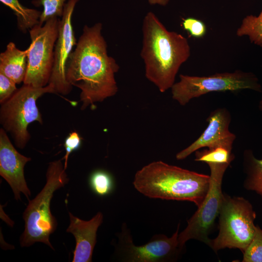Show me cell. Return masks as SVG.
I'll list each match as a JSON object with an SVG mask.
<instances>
[{"label": "cell", "mask_w": 262, "mask_h": 262, "mask_svg": "<svg viewBox=\"0 0 262 262\" xmlns=\"http://www.w3.org/2000/svg\"><path fill=\"white\" fill-rule=\"evenodd\" d=\"M102 24L85 25L67 60L66 79L81 90V109L115 96L118 91L115 74L119 66L108 54L107 44L101 34Z\"/></svg>", "instance_id": "1"}, {"label": "cell", "mask_w": 262, "mask_h": 262, "mask_svg": "<svg viewBox=\"0 0 262 262\" xmlns=\"http://www.w3.org/2000/svg\"><path fill=\"white\" fill-rule=\"evenodd\" d=\"M142 34L145 76L164 93L172 87L180 67L190 57L189 43L182 34L168 31L152 12L144 18Z\"/></svg>", "instance_id": "2"}, {"label": "cell", "mask_w": 262, "mask_h": 262, "mask_svg": "<svg viewBox=\"0 0 262 262\" xmlns=\"http://www.w3.org/2000/svg\"><path fill=\"white\" fill-rule=\"evenodd\" d=\"M133 184L139 192L148 197L189 201L198 207L208 192L210 175L159 161L137 171Z\"/></svg>", "instance_id": "3"}, {"label": "cell", "mask_w": 262, "mask_h": 262, "mask_svg": "<svg viewBox=\"0 0 262 262\" xmlns=\"http://www.w3.org/2000/svg\"><path fill=\"white\" fill-rule=\"evenodd\" d=\"M46 177L45 186L33 199L29 200L23 213L25 224L20 237L21 247L41 242L54 250L49 236L55 231L57 222L51 214L50 202L55 191L64 187L69 180L61 160L49 164Z\"/></svg>", "instance_id": "4"}, {"label": "cell", "mask_w": 262, "mask_h": 262, "mask_svg": "<svg viewBox=\"0 0 262 262\" xmlns=\"http://www.w3.org/2000/svg\"><path fill=\"white\" fill-rule=\"evenodd\" d=\"M219 218V232L209 246L215 252L226 248L243 253L255 234L256 213L250 202L243 197L224 194Z\"/></svg>", "instance_id": "5"}, {"label": "cell", "mask_w": 262, "mask_h": 262, "mask_svg": "<svg viewBox=\"0 0 262 262\" xmlns=\"http://www.w3.org/2000/svg\"><path fill=\"white\" fill-rule=\"evenodd\" d=\"M47 93H56L52 84L35 87L24 84L8 100L0 104V123L4 131L10 134L18 148H24L30 139L27 129L29 125L34 121L43 123L36 101Z\"/></svg>", "instance_id": "6"}, {"label": "cell", "mask_w": 262, "mask_h": 262, "mask_svg": "<svg viewBox=\"0 0 262 262\" xmlns=\"http://www.w3.org/2000/svg\"><path fill=\"white\" fill-rule=\"evenodd\" d=\"M180 81L172 87V98L180 105H186L193 98L213 92H237L251 90L262 91V85L253 73L236 70L217 73L208 76L180 74Z\"/></svg>", "instance_id": "7"}, {"label": "cell", "mask_w": 262, "mask_h": 262, "mask_svg": "<svg viewBox=\"0 0 262 262\" xmlns=\"http://www.w3.org/2000/svg\"><path fill=\"white\" fill-rule=\"evenodd\" d=\"M210 169L208 192L197 210L187 221L185 229L178 236L180 246L184 248L186 242L195 239L209 246V235L218 217L224 193L222 183L225 172L230 164H208Z\"/></svg>", "instance_id": "8"}, {"label": "cell", "mask_w": 262, "mask_h": 262, "mask_svg": "<svg viewBox=\"0 0 262 262\" xmlns=\"http://www.w3.org/2000/svg\"><path fill=\"white\" fill-rule=\"evenodd\" d=\"M59 19L53 17L29 32L31 40L28 48V63L24 84L42 87L49 84L51 74Z\"/></svg>", "instance_id": "9"}, {"label": "cell", "mask_w": 262, "mask_h": 262, "mask_svg": "<svg viewBox=\"0 0 262 262\" xmlns=\"http://www.w3.org/2000/svg\"><path fill=\"white\" fill-rule=\"evenodd\" d=\"M180 224L170 237L156 234L147 244H134L130 229L123 223L115 245V256L126 262H168L177 261L184 248L180 246L178 236Z\"/></svg>", "instance_id": "10"}, {"label": "cell", "mask_w": 262, "mask_h": 262, "mask_svg": "<svg viewBox=\"0 0 262 262\" xmlns=\"http://www.w3.org/2000/svg\"><path fill=\"white\" fill-rule=\"evenodd\" d=\"M79 0H69L65 5L63 15L59 19L58 37L54 50L53 66L49 83L52 84L56 93L66 95L72 86L66 79L67 60L76 45L77 41L72 23V17Z\"/></svg>", "instance_id": "11"}, {"label": "cell", "mask_w": 262, "mask_h": 262, "mask_svg": "<svg viewBox=\"0 0 262 262\" xmlns=\"http://www.w3.org/2000/svg\"><path fill=\"white\" fill-rule=\"evenodd\" d=\"M31 158L19 153L10 140L7 132L0 129V175L12 188L14 198L21 200L23 194L29 200L31 196L24 177V168Z\"/></svg>", "instance_id": "12"}, {"label": "cell", "mask_w": 262, "mask_h": 262, "mask_svg": "<svg viewBox=\"0 0 262 262\" xmlns=\"http://www.w3.org/2000/svg\"><path fill=\"white\" fill-rule=\"evenodd\" d=\"M70 224L66 231L73 235L76 246L72 262H90L97 242V232L103 222V215L98 212L90 220L85 221L69 212Z\"/></svg>", "instance_id": "13"}, {"label": "cell", "mask_w": 262, "mask_h": 262, "mask_svg": "<svg viewBox=\"0 0 262 262\" xmlns=\"http://www.w3.org/2000/svg\"><path fill=\"white\" fill-rule=\"evenodd\" d=\"M28 51V49L21 50L14 42H9L0 54V72L16 84L23 82L27 68Z\"/></svg>", "instance_id": "14"}, {"label": "cell", "mask_w": 262, "mask_h": 262, "mask_svg": "<svg viewBox=\"0 0 262 262\" xmlns=\"http://www.w3.org/2000/svg\"><path fill=\"white\" fill-rule=\"evenodd\" d=\"M243 167L246 175L244 188L255 192L262 198V158L257 159L251 150L246 149L243 153Z\"/></svg>", "instance_id": "15"}, {"label": "cell", "mask_w": 262, "mask_h": 262, "mask_svg": "<svg viewBox=\"0 0 262 262\" xmlns=\"http://www.w3.org/2000/svg\"><path fill=\"white\" fill-rule=\"evenodd\" d=\"M0 1L13 11L16 16L18 29L22 33H26L34 26L39 24L41 12L23 6L19 0Z\"/></svg>", "instance_id": "16"}, {"label": "cell", "mask_w": 262, "mask_h": 262, "mask_svg": "<svg viewBox=\"0 0 262 262\" xmlns=\"http://www.w3.org/2000/svg\"><path fill=\"white\" fill-rule=\"evenodd\" d=\"M236 34L238 37L247 36L251 43L262 47V10L257 16L250 15L245 17Z\"/></svg>", "instance_id": "17"}, {"label": "cell", "mask_w": 262, "mask_h": 262, "mask_svg": "<svg viewBox=\"0 0 262 262\" xmlns=\"http://www.w3.org/2000/svg\"><path fill=\"white\" fill-rule=\"evenodd\" d=\"M89 185L92 190L99 196L110 194L114 188V181L107 172L98 170L93 172L89 178Z\"/></svg>", "instance_id": "18"}, {"label": "cell", "mask_w": 262, "mask_h": 262, "mask_svg": "<svg viewBox=\"0 0 262 262\" xmlns=\"http://www.w3.org/2000/svg\"><path fill=\"white\" fill-rule=\"evenodd\" d=\"M69 0H35L33 3L36 6H42L39 24L43 25L47 20L53 17H62L65 5Z\"/></svg>", "instance_id": "19"}, {"label": "cell", "mask_w": 262, "mask_h": 262, "mask_svg": "<svg viewBox=\"0 0 262 262\" xmlns=\"http://www.w3.org/2000/svg\"><path fill=\"white\" fill-rule=\"evenodd\" d=\"M243 262H262V229L256 225L250 243L243 252Z\"/></svg>", "instance_id": "20"}, {"label": "cell", "mask_w": 262, "mask_h": 262, "mask_svg": "<svg viewBox=\"0 0 262 262\" xmlns=\"http://www.w3.org/2000/svg\"><path fill=\"white\" fill-rule=\"evenodd\" d=\"M183 29L195 38L202 37L206 33L205 24L201 20L194 17H187L182 22Z\"/></svg>", "instance_id": "21"}, {"label": "cell", "mask_w": 262, "mask_h": 262, "mask_svg": "<svg viewBox=\"0 0 262 262\" xmlns=\"http://www.w3.org/2000/svg\"><path fill=\"white\" fill-rule=\"evenodd\" d=\"M17 90L16 83L0 72V103L8 100Z\"/></svg>", "instance_id": "22"}, {"label": "cell", "mask_w": 262, "mask_h": 262, "mask_svg": "<svg viewBox=\"0 0 262 262\" xmlns=\"http://www.w3.org/2000/svg\"><path fill=\"white\" fill-rule=\"evenodd\" d=\"M82 138L76 131L71 132L66 137L65 142L66 154L64 157L65 160L64 168L66 170L67 166L68 159L69 155L74 150L77 149L80 146Z\"/></svg>", "instance_id": "23"}, {"label": "cell", "mask_w": 262, "mask_h": 262, "mask_svg": "<svg viewBox=\"0 0 262 262\" xmlns=\"http://www.w3.org/2000/svg\"><path fill=\"white\" fill-rule=\"evenodd\" d=\"M148 2L151 4H159L162 6H165L169 2V0H148Z\"/></svg>", "instance_id": "24"}, {"label": "cell", "mask_w": 262, "mask_h": 262, "mask_svg": "<svg viewBox=\"0 0 262 262\" xmlns=\"http://www.w3.org/2000/svg\"><path fill=\"white\" fill-rule=\"evenodd\" d=\"M259 108L260 111L262 112V98L259 102Z\"/></svg>", "instance_id": "25"}]
</instances>
